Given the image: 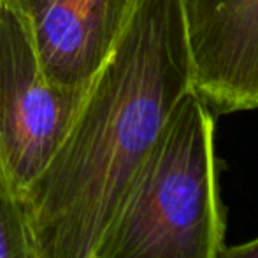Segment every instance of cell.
Instances as JSON below:
<instances>
[{"instance_id":"1","label":"cell","mask_w":258,"mask_h":258,"mask_svg":"<svg viewBox=\"0 0 258 258\" xmlns=\"http://www.w3.org/2000/svg\"><path fill=\"white\" fill-rule=\"evenodd\" d=\"M190 92L183 0H137L60 146L18 201L28 258H102L148 156Z\"/></svg>"},{"instance_id":"2","label":"cell","mask_w":258,"mask_h":258,"mask_svg":"<svg viewBox=\"0 0 258 258\" xmlns=\"http://www.w3.org/2000/svg\"><path fill=\"white\" fill-rule=\"evenodd\" d=\"M223 239L214 118L190 92L148 156L102 258H220Z\"/></svg>"},{"instance_id":"3","label":"cell","mask_w":258,"mask_h":258,"mask_svg":"<svg viewBox=\"0 0 258 258\" xmlns=\"http://www.w3.org/2000/svg\"><path fill=\"white\" fill-rule=\"evenodd\" d=\"M83 93L46 79L25 23L0 6V167L18 201L60 146Z\"/></svg>"},{"instance_id":"4","label":"cell","mask_w":258,"mask_h":258,"mask_svg":"<svg viewBox=\"0 0 258 258\" xmlns=\"http://www.w3.org/2000/svg\"><path fill=\"white\" fill-rule=\"evenodd\" d=\"M194 92L211 112L258 109V0H183Z\"/></svg>"},{"instance_id":"5","label":"cell","mask_w":258,"mask_h":258,"mask_svg":"<svg viewBox=\"0 0 258 258\" xmlns=\"http://www.w3.org/2000/svg\"><path fill=\"white\" fill-rule=\"evenodd\" d=\"M137 0H0L20 16L53 86L85 92Z\"/></svg>"},{"instance_id":"6","label":"cell","mask_w":258,"mask_h":258,"mask_svg":"<svg viewBox=\"0 0 258 258\" xmlns=\"http://www.w3.org/2000/svg\"><path fill=\"white\" fill-rule=\"evenodd\" d=\"M0 258H28L20 202L0 167Z\"/></svg>"},{"instance_id":"7","label":"cell","mask_w":258,"mask_h":258,"mask_svg":"<svg viewBox=\"0 0 258 258\" xmlns=\"http://www.w3.org/2000/svg\"><path fill=\"white\" fill-rule=\"evenodd\" d=\"M220 258H258V237L244 244L237 246H225L220 253Z\"/></svg>"}]
</instances>
